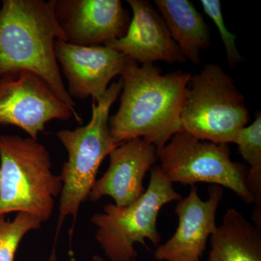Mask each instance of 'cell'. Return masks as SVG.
Segmentation results:
<instances>
[{"label": "cell", "instance_id": "6da1fadb", "mask_svg": "<svg viewBox=\"0 0 261 261\" xmlns=\"http://www.w3.org/2000/svg\"><path fill=\"white\" fill-rule=\"evenodd\" d=\"M192 75L181 70L163 75L153 64L128 59L121 75L119 108L109 119L114 143L142 138L159 150L183 132L181 113Z\"/></svg>", "mask_w": 261, "mask_h": 261}, {"label": "cell", "instance_id": "7a4b0ae2", "mask_svg": "<svg viewBox=\"0 0 261 261\" xmlns=\"http://www.w3.org/2000/svg\"><path fill=\"white\" fill-rule=\"evenodd\" d=\"M66 42L55 13V0H3L0 8V78L29 71L38 75L82 123L57 61L55 43Z\"/></svg>", "mask_w": 261, "mask_h": 261}, {"label": "cell", "instance_id": "3957f363", "mask_svg": "<svg viewBox=\"0 0 261 261\" xmlns=\"http://www.w3.org/2000/svg\"><path fill=\"white\" fill-rule=\"evenodd\" d=\"M121 80L113 82L100 99H92V116L87 125L73 130H60L56 133L68 152V161L60 174L63 189L60 195L55 243L68 216H72L73 219L69 232L71 238L81 205L89 198L101 163L118 147L111 137L109 116L111 108L121 94Z\"/></svg>", "mask_w": 261, "mask_h": 261}, {"label": "cell", "instance_id": "277c9868", "mask_svg": "<svg viewBox=\"0 0 261 261\" xmlns=\"http://www.w3.org/2000/svg\"><path fill=\"white\" fill-rule=\"evenodd\" d=\"M62 189L42 144L30 137L0 135V216L27 213L45 222Z\"/></svg>", "mask_w": 261, "mask_h": 261}, {"label": "cell", "instance_id": "5b68a950", "mask_svg": "<svg viewBox=\"0 0 261 261\" xmlns=\"http://www.w3.org/2000/svg\"><path fill=\"white\" fill-rule=\"evenodd\" d=\"M250 119L245 97L222 67L211 63L192 75L181 113L183 132L228 145Z\"/></svg>", "mask_w": 261, "mask_h": 261}, {"label": "cell", "instance_id": "8992f818", "mask_svg": "<svg viewBox=\"0 0 261 261\" xmlns=\"http://www.w3.org/2000/svg\"><path fill=\"white\" fill-rule=\"evenodd\" d=\"M159 166L151 170L148 187L135 202L126 207L115 204L105 205L102 213L92 216L97 228L95 239L111 261H135V244L146 246V240L154 245L161 243L158 217L163 206L181 200Z\"/></svg>", "mask_w": 261, "mask_h": 261}, {"label": "cell", "instance_id": "52a82bcc", "mask_svg": "<svg viewBox=\"0 0 261 261\" xmlns=\"http://www.w3.org/2000/svg\"><path fill=\"white\" fill-rule=\"evenodd\" d=\"M159 167L171 183L195 185L199 182L226 187L247 204L253 199L245 184L246 168L233 162L227 144L202 140L178 132L158 150Z\"/></svg>", "mask_w": 261, "mask_h": 261}, {"label": "cell", "instance_id": "ba28073f", "mask_svg": "<svg viewBox=\"0 0 261 261\" xmlns=\"http://www.w3.org/2000/svg\"><path fill=\"white\" fill-rule=\"evenodd\" d=\"M72 117L70 108L34 73L14 72L0 78V125L18 127L37 140L49 121Z\"/></svg>", "mask_w": 261, "mask_h": 261}, {"label": "cell", "instance_id": "9c48e42d", "mask_svg": "<svg viewBox=\"0 0 261 261\" xmlns=\"http://www.w3.org/2000/svg\"><path fill=\"white\" fill-rule=\"evenodd\" d=\"M55 51L60 69L68 82L72 99H100L115 77L121 75L128 58L105 45L80 46L56 41Z\"/></svg>", "mask_w": 261, "mask_h": 261}, {"label": "cell", "instance_id": "30bf717a", "mask_svg": "<svg viewBox=\"0 0 261 261\" xmlns=\"http://www.w3.org/2000/svg\"><path fill=\"white\" fill-rule=\"evenodd\" d=\"M55 13L66 42L88 47L123 37L130 21L119 0H55Z\"/></svg>", "mask_w": 261, "mask_h": 261}, {"label": "cell", "instance_id": "8fae6325", "mask_svg": "<svg viewBox=\"0 0 261 261\" xmlns=\"http://www.w3.org/2000/svg\"><path fill=\"white\" fill-rule=\"evenodd\" d=\"M224 197L218 185L209 188V198L202 200L197 187L192 185L190 193L178 201L175 214L178 224L176 232L153 252L159 261H200L207 240L217 227L216 214Z\"/></svg>", "mask_w": 261, "mask_h": 261}, {"label": "cell", "instance_id": "7c38bea8", "mask_svg": "<svg viewBox=\"0 0 261 261\" xmlns=\"http://www.w3.org/2000/svg\"><path fill=\"white\" fill-rule=\"evenodd\" d=\"M109 156V167L96 180L89 198L97 202L108 196L116 206L126 207L145 192L144 179L157 161L158 150L143 139L135 138L118 146Z\"/></svg>", "mask_w": 261, "mask_h": 261}, {"label": "cell", "instance_id": "4fadbf2b", "mask_svg": "<svg viewBox=\"0 0 261 261\" xmlns=\"http://www.w3.org/2000/svg\"><path fill=\"white\" fill-rule=\"evenodd\" d=\"M133 16L123 37L106 44L128 60L144 64L154 62L185 63L186 58L171 37L159 11L146 0H128Z\"/></svg>", "mask_w": 261, "mask_h": 261}, {"label": "cell", "instance_id": "5bb4252c", "mask_svg": "<svg viewBox=\"0 0 261 261\" xmlns=\"http://www.w3.org/2000/svg\"><path fill=\"white\" fill-rule=\"evenodd\" d=\"M171 37L181 54L193 64L201 62V51L210 47L208 27L195 5L188 0H154Z\"/></svg>", "mask_w": 261, "mask_h": 261}, {"label": "cell", "instance_id": "9a60e30c", "mask_svg": "<svg viewBox=\"0 0 261 261\" xmlns=\"http://www.w3.org/2000/svg\"><path fill=\"white\" fill-rule=\"evenodd\" d=\"M207 261H261V229L229 208L210 237Z\"/></svg>", "mask_w": 261, "mask_h": 261}, {"label": "cell", "instance_id": "2e32d148", "mask_svg": "<svg viewBox=\"0 0 261 261\" xmlns=\"http://www.w3.org/2000/svg\"><path fill=\"white\" fill-rule=\"evenodd\" d=\"M233 144L245 162L250 166L245 184L255 204L252 220L261 228V114L257 112L253 123L238 130Z\"/></svg>", "mask_w": 261, "mask_h": 261}, {"label": "cell", "instance_id": "e0dca14e", "mask_svg": "<svg viewBox=\"0 0 261 261\" xmlns=\"http://www.w3.org/2000/svg\"><path fill=\"white\" fill-rule=\"evenodd\" d=\"M42 224L40 220L27 213H18L13 221L0 216V261H15L24 237L40 228Z\"/></svg>", "mask_w": 261, "mask_h": 261}, {"label": "cell", "instance_id": "ac0fdd59", "mask_svg": "<svg viewBox=\"0 0 261 261\" xmlns=\"http://www.w3.org/2000/svg\"><path fill=\"white\" fill-rule=\"evenodd\" d=\"M201 5L207 16L216 24L219 29L222 42L226 49L228 65L234 68L241 61V56L236 45V36L228 32L225 25L219 0H201Z\"/></svg>", "mask_w": 261, "mask_h": 261}, {"label": "cell", "instance_id": "d6986e66", "mask_svg": "<svg viewBox=\"0 0 261 261\" xmlns=\"http://www.w3.org/2000/svg\"><path fill=\"white\" fill-rule=\"evenodd\" d=\"M91 261H105V260L102 257L99 256V255H94Z\"/></svg>", "mask_w": 261, "mask_h": 261}]
</instances>
